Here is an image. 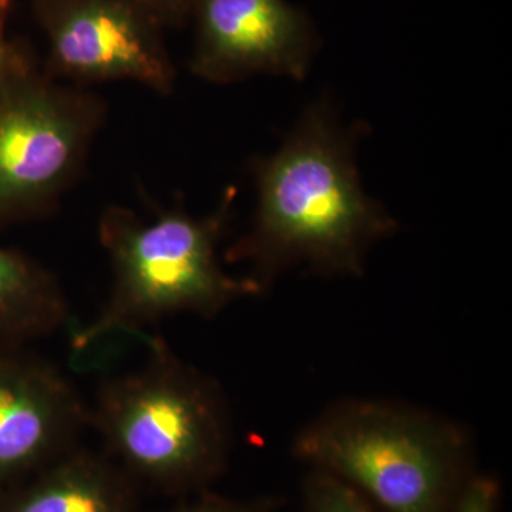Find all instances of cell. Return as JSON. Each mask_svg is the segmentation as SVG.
Here are the masks:
<instances>
[{"mask_svg": "<svg viewBox=\"0 0 512 512\" xmlns=\"http://www.w3.org/2000/svg\"><path fill=\"white\" fill-rule=\"evenodd\" d=\"M165 28H181L192 18L197 0H133Z\"/></svg>", "mask_w": 512, "mask_h": 512, "instance_id": "cell-14", "label": "cell"}, {"mask_svg": "<svg viewBox=\"0 0 512 512\" xmlns=\"http://www.w3.org/2000/svg\"><path fill=\"white\" fill-rule=\"evenodd\" d=\"M69 320L56 276L28 255L0 249V349L46 338Z\"/></svg>", "mask_w": 512, "mask_h": 512, "instance_id": "cell-10", "label": "cell"}, {"mask_svg": "<svg viewBox=\"0 0 512 512\" xmlns=\"http://www.w3.org/2000/svg\"><path fill=\"white\" fill-rule=\"evenodd\" d=\"M305 512H376L370 501L345 481L312 468L303 484Z\"/></svg>", "mask_w": 512, "mask_h": 512, "instance_id": "cell-11", "label": "cell"}, {"mask_svg": "<svg viewBox=\"0 0 512 512\" xmlns=\"http://www.w3.org/2000/svg\"><path fill=\"white\" fill-rule=\"evenodd\" d=\"M359 128L342 127L326 100L312 103L276 153L252 161L254 222L228 249L262 288L292 266L359 276L369 249L399 224L360 184Z\"/></svg>", "mask_w": 512, "mask_h": 512, "instance_id": "cell-1", "label": "cell"}, {"mask_svg": "<svg viewBox=\"0 0 512 512\" xmlns=\"http://www.w3.org/2000/svg\"><path fill=\"white\" fill-rule=\"evenodd\" d=\"M90 409L47 360L0 349V483L30 477L77 447Z\"/></svg>", "mask_w": 512, "mask_h": 512, "instance_id": "cell-8", "label": "cell"}, {"mask_svg": "<svg viewBox=\"0 0 512 512\" xmlns=\"http://www.w3.org/2000/svg\"><path fill=\"white\" fill-rule=\"evenodd\" d=\"M278 503L274 500H232L208 491L188 495L187 500L170 512H275Z\"/></svg>", "mask_w": 512, "mask_h": 512, "instance_id": "cell-13", "label": "cell"}, {"mask_svg": "<svg viewBox=\"0 0 512 512\" xmlns=\"http://www.w3.org/2000/svg\"><path fill=\"white\" fill-rule=\"evenodd\" d=\"M3 2H10V3H12V0H0V3H3Z\"/></svg>", "mask_w": 512, "mask_h": 512, "instance_id": "cell-16", "label": "cell"}, {"mask_svg": "<svg viewBox=\"0 0 512 512\" xmlns=\"http://www.w3.org/2000/svg\"><path fill=\"white\" fill-rule=\"evenodd\" d=\"M500 484L491 476H471L461 487L450 512H498Z\"/></svg>", "mask_w": 512, "mask_h": 512, "instance_id": "cell-12", "label": "cell"}, {"mask_svg": "<svg viewBox=\"0 0 512 512\" xmlns=\"http://www.w3.org/2000/svg\"><path fill=\"white\" fill-rule=\"evenodd\" d=\"M107 104L20 52L0 82V222L49 217L82 174Z\"/></svg>", "mask_w": 512, "mask_h": 512, "instance_id": "cell-5", "label": "cell"}, {"mask_svg": "<svg viewBox=\"0 0 512 512\" xmlns=\"http://www.w3.org/2000/svg\"><path fill=\"white\" fill-rule=\"evenodd\" d=\"M232 201L229 191L207 217L173 210L151 222L130 208L107 207L99 238L113 284L99 315L74 335V349L93 348L114 333L134 332L178 313L212 318L232 303L261 295L265 289L254 278L228 275L218 258Z\"/></svg>", "mask_w": 512, "mask_h": 512, "instance_id": "cell-3", "label": "cell"}, {"mask_svg": "<svg viewBox=\"0 0 512 512\" xmlns=\"http://www.w3.org/2000/svg\"><path fill=\"white\" fill-rule=\"evenodd\" d=\"M10 2L0 3V82H2L5 74L8 73L13 60L18 56L19 50L15 46L9 45L5 39V25Z\"/></svg>", "mask_w": 512, "mask_h": 512, "instance_id": "cell-15", "label": "cell"}, {"mask_svg": "<svg viewBox=\"0 0 512 512\" xmlns=\"http://www.w3.org/2000/svg\"><path fill=\"white\" fill-rule=\"evenodd\" d=\"M190 69L227 84L254 74L303 80L318 47L305 10L286 0H197Z\"/></svg>", "mask_w": 512, "mask_h": 512, "instance_id": "cell-7", "label": "cell"}, {"mask_svg": "<svg viewBox=\"0 0 512 512\" xmlns=\"http://www.w3.org/2000/svg\"><path fill=\"white\" fill-rule=\"evenodd\" d=\"M49 53L45 72L74 86L116 80L173 93L164 26L133 0H33Z\"/></svg>", "mask_w": 512, "mask_h": 512, "instance_id": "cell-6", "label": "cell"}, {"mask_svg": "<svg viewBox=\"0 0 512 512\" xmlns=\"http://www.w3.org/2000/svg\"><path fill=\"white\" fill-rule=\"evenodd\" d=\"M292 453L384 512H450L468 478L461 431L393 403L333 404L303 427Z\"/></svg>", "mask_w": 512, "mask_h": 512, "instance_id": "cell-4", "label": "cell"}, {"mask_svg": "<svg viewBox=\"0 0 512 512\" xmlns=\"http://www.w3.org/2000/svg\"><path fill=\"white\" fill-rule=\"evenodd\" d=\"M137 487L109 456L76 447L30 476L0 512H137Z\"/></svg>", "mask_w": 512, "mask_h": 512, "instance_id": "cell-9", "label": "cell"}, {"mask_svg": "<svg viewBox=\"0 0 512 512\" xmlns=\"http://www.w3.org/2000/svg\"><path fill=\"white\" fill-rule=\"evenodd\" d=\"M140 369L107 377L90 409L111 460L137 485L167 495L207 491L231 450V419L218 384L151 340Z\"/></svg>", "mask_w": 512, "mask_h": 512, "instance_id": "cell-2", "label": "cell"}]
</instances>
